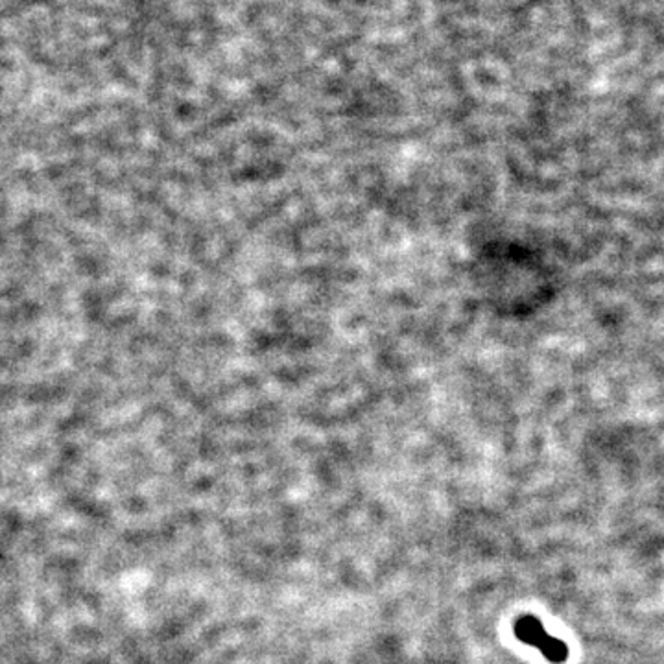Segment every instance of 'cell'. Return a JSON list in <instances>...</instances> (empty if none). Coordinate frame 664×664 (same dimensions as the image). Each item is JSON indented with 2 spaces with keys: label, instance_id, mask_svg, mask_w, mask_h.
Masks as SVG:
<instances>
[{
  "label": "cell",
  "instance_id": "6da1fadb",
  "mask_svg": "<svg viewBox=\"0 0 664 664\" xmlns=\"http://www.w3.org/2000/svg\"><path fill=\"white\" fill-rule=\"evenodd\" d=\"M513 631H515V637L522 644L538 648L554 664H561V662H565L568 659V646L563 640L552 637L543 628L541 620L536 619V617H531V615L518 617L515 620Z\"/></svg>",
  "mask_w": 664,
  "mask_h": 664
}]
</instances>
